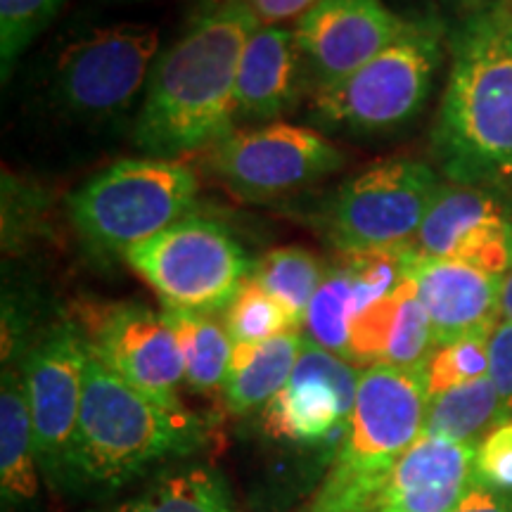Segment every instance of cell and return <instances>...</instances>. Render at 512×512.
Segmentation results:
<instances>
[{"instance_id": "cell-2", "label": "cell", "mask_w": 512, "mask_h": 512, "mask_svg": "<svg viewBox=\"0 0 512 512\" xmlns=\"http://www.w3.org/2000/svg\"><path fill=\"white\" fill-rule=\"evenodd\" d=\"M434 152L453 183L512 197V3L456 34Z\"/></svg>"}, {"instance_id": "cell-30", "label": "cell", "mask_w": 512, "mask_h": 512, "mask_svg": "<svg viewBox=\"0 0 512 512\" xmlns=\"http://www.w3.org/2000/svg\"><path fill=\"white\" fill-rule=\"evenodd\" d=\"M475 475L482 482L512 494V420L498 422L477 444Z\"/></svg>"}, {"instance_id": "cell-1", "label": "cell", "mask_w": 512, "mask_h": 512, "mask_svg": "<svg viewBox=\"0 0 512 512\" xmlns=\"http://www.w3.org/2000/svg\"><path fill=\"white\" fill-rule=\"evenodd\" d=\"M259 27L247 0H226L157 57L133 133L145 157L178 159L233 133L242 50Z\"/></svg>"}, {"instance_id": "cell-29", "label": "cell", "mask_w": 512, "mask_h": 512, "mask_svg": "<svg viewBox=\"0 0 512 512\" xmlns=\"http://www.w3.org/2000/svg\"><path fill=\"white\" fill-rule=\"evenodd\" d=\"M64 0H0V60L3 79H8L17 57L36 41Z\"/></svg>"}, {"instance_id": "cell-6", "label": "cell", "mask_w": 512, "mask_h": 512, "mask_svg": "<svg viewBox=\"0 0 512 512\" xmlns=\"http://www.w3.org/2000/svg\"><path fill=\"white\" fill-rule=\"evenodd\" d=\"M166 309L226 311L252 273L249 256L219 221L188 219L124 254Z\"/></svg>"}, {"instance_id": "cell-16", "label": "cell", "mask_w": 512, "mask_h": 512, "mask_svg": "<svg viewBox=\"0 0 512 512\" xmlns=\"http://www.w3.org/2000/svg\"><path fill=\"white\" fill-rule=\"evenodd\" d=\"M477 444L420 434L363 512H448L475 477Z\"/></svg>"}, {"instance_id": "cell-8", "label": "cell", "mask_w": 512, "mask_h": 512, "mask_svg": "<svg viewBox=\"0 0 512 512\" xmlns=\"http://www.w3.org/2000/svg\"><path fill=\"white\" fill-rule=\"evenodd\" d=\"M441 188L430 164L389 159L363 171L337 190L328 233L342 254L411 247Z\"/></svg>"}, {"instance_id": "cell-33", "label": "cell", "mask_w": 512, "mask_h": 512, "mask_svg": "<svg viewBox=\"0 0 512 512\" xmlns=\"http://www.w3.org/2000/svg\"><path fill=\"white\" fill-rule=\"evenodd\" d=\"M247 3L264 27H275L285 19L306 15L318 0H247Z\"/></svg>"}, {"instance_id": "cell-7", "label": "cell", "mask_w": 512, "mask_h": 512, "mask_svg": "<svg viewBox=\"0 0 512 512\" xmlns=\"http://www.w3.org/2000/svg\"><path fill=\"white\" fill-rule=\"evenodd\" d=\"M441 62L437 31L411 29L347 79L316 88V112L354 133L394 131L415 119L432 91Z\"/></svg>"}, {"instance_id": "cell-13", "label": "cell", "mask_w": 512, "mask_h": 512, "mask_svg": "<svg viewBox=\"0 0 512 512\" xmlns=\"http://www.w3.org/2000/svg\"><path fill=\"white\" fill-rule=\"evenodd\" d=\"M361 370L304 337L290 380L261 408L266 437L302 446H337L347 434Z\"/></svg>"}, {"instance_id": "cell-17", "label": "cell", "mask_w": 512, "mask_h": 512, "mask_svg": "<svg viewBox=\"0 0 512 512\" xmlns=\"http://www.w3.org/2000/svg\"><path fill=\"white\" fill-rule=\"evenodd\" d=\"M411 278L430 316L437 347L470 335H491L503 320L501 275L458 261L430 259L413 249Z\"/></svg>"}, {"instance_id": "cell-25", "label": "cell", "mask_w": 512, "mask_h": 512, "mask_svg": "<svg viewBox=\"0 0 512 512\" xmlns=\"http://www.w3.org/2000/svg\"><path fill=\"white\" fill-rule=\"evenodd\" d=\"M358 313L361 309H358L354 268L344 256L342 264L328 271L323 285L318 287L316 297H313L304 323L306 332H309L306 339L349 361L351 328H354Z\"/></svg>"}, {"instance_id": "cell-20", "label": "cell", "mask_w": 512, "mask_h": 512, "mask_svg": "<svg viewBox=\"0 0 512 512\" xmlns=\"http://www.w3.org/2000/svg\"><path fill=\"white\" fill-rule=\"evenodd\" d=\"M302 349L304 337L299 330L283 332L266 342L235 344L223 384V401L228 411L245 415L264 408L290 380Z\"/></svg>"}, {"instance_id": "cell-22", "label": "cell", "mask_w": 512, "mask_h": 512, "mask_svg": "<svg viewBox=\"0 0 512 512\" xmlns=\"http://www.w3.org/2000/svg\"><path fill=\"white\" fill-rule=\"evenodd\" d=\"M162 316L176 335L188 387L200 394H214L216 389L223 392L235 347L226 325L211 318V313L166 309V306Z\"/></svg>"}, {"instance_id": "cell-12", "label": "cell", "mask_w": 512, "mask_h": 512, "mask_svg": "<svg viewBox=\"0 0 512 512\" xmlns=\"http://www.w3.org/2000/svg\"><path fill=\"white\" fill-rule=\"evenodd\" d=\"M74 323L114 375L152 399L181 403L183 356L162 313L138 302L83 304Z\"/></svg>"}, {"instance_id": "cell-24", "label": "cell", "mask_w": 512, "mask_h": 512, "mask_svg": "<svg viewBox=\"0 0 512 512\" xmlns=\"http://www.w3.org/2000/svg\"><path fill=\"white\" fill-rule=\"evenodd\" d=\"M252 275L285 311L292 330L302 332L306 313L328 271L309 249L278 247L261 256Z\"/></svg>"}, {"instance_id": "cell-10", "label": "cell", "mask_w": 512, "mask_h": 512, "mask_svg": "<svg viewBox=\"0 0 512 512\" xmlns=\"http://www.w3.org/2000/svg\"><path fill=\"white\" fill-rule=\"evenodd\" d=\"M88 344L74 320L55 325L22 363L34 422L38 470L53 486H67V465L79 427Z\"/></svg>"}, {"instance_id": "cell-26", "label": "cell", "mask_w": 512, "mask_h": 512, "mask_svg": "<svg viewBox=\"0 0 512 512\" xmlns=\"http://www.w3.org/2000/svg\"><path fill=\"white\" fill-rule=\"evenodd\" d=\"M434 349L437 344H434L430 316L420 302L415 280L408 278L401 290L380 363L396 368H425Z\"/></svg>"}, {"instance_id": "cell-32", "label": "cell", "mask_w": 512, "mask_h": 512, "mask_svg": "<svg viewBox=\"0 0 512 512\" xmlns=\"http://www.w3.org/2000/svg\"><path fill=\"white\" fill-rule=\"evenodd\" d=\"M448 512H512V494L482 482L475 475L460 501Z\"/></svg>"}, {"instance_id": "cell-34", "label": "cell", "mask_w": 512, "mask_h": 512, "mask_svg": "<svg viewBox=\"0 0 512 512\" xmlns=\"http://www.w3.org/2000/svg\"><path fill=\"white\" fill-rule=\"evenodd\" d=\"M501 316H503V320H508V323H512V271L503 278Z\"/></svg>"}, {"instance_id": "cell-11", "label": "cell", "mask_w": 512, "mask_h": 512, "mask_svg": "<svg viewBox=\"0 0 512 512\" xmlns=\"http://www.w3.org/2000/svg\"><path fill=\"white\" fill-rule=\"evenodd\" d=\"M344 155L311 128H242L211 150V164L242 200H273L337 171Z\"/></svg>"}, {"instance_id": "cell-18", "label": "cell", "mask_w": 512, "mask_h": 512, "mask_svg": "<svg viewBox=\"0 0 512 512\" xmlns=\"http://www.w3.org/2000/svg\"><path fill=\"white\" fill-rule=\"evenodd\" d=\"M302 64L294 31L283 27L256 29L242 50L235 83L240 117L268 121L290 110L297 100Z\"/></svg>"}, {"instance_id": "cell-3", "label": "cell", "mask_w": 512, "mask_h": 512, "mask_svg": "<svg viewBox=\"0 0 512 512\" xmlns=\"http://www.w3.org/2000/svg\"><path fill=\"white\" fill-rule=\"evenodd\" d=\"M204 444V422L183 403H164L143 394L88 349L67 486L119 489L150 467L192 456Z\"/></svg>"}, {"instance_id": "cell-15", "label": "cell", "mask_w": 512, "mask_h": 512, "mask_svg": "<svg viewBox=\"0 0 512 512\" xmlns=\"http://www.w3.org/2000/svg\"><path fill=\"white\" fill-rule=\"evenodd\" d=\"M382 0H318L299 22L297 46L318 86L347 79L411 29Z\"/></svg>"}, {"instance_id": "cell-9", "label": "cell", "mask_w": 512, "mask_h": 512, "mask_svg": "<svg viewBox=\"0 0 512 512\" xmlns=\"http://www.w3.org/2000/svg\"><path fill=\"white\" fill-rule=\"evenodd\" d=\"M159 57V31L150 24H114L88 31L57 57L53 100L81 121L124 114L150 81Z\"/></svg>"}, {"instance_id": "cell-28", "label": "cell", "mask_w": 512, "mask_h": 512, "mask_svg": "<svg viewBox=\"0 0 512 512\" xmlns=\"http://www.w3.org/2000/svg\"><path fill=\"white\" fill-rule=\"evenodd\" d=\"M489 339L491 335H470L432 351L425 363L430 399L489 375Z\"/></svg>"}, {"instance_id": "cell-36", "label": "cell", "mask_w": 512, "mask_h": 512, "mask_svg": "<svg viewBox=\"0 0 512 512\" xmlns=\"http://www.w3.org/2000/svg\"><path fill=\"white\" fill-rule=\"evenodd\" d=\"M219 3H226V0H214V5H219Z\"/></svg>"}, {"instance_id": "cell-23", "label": "cell", "mask_w": 512, "mask_h": 512, "mask_svg": "<svg viewBox=\"0 0 512 512\" xmlns=\"http://www.w3.org/2000/svg\"><path fill=\"white\" fill-rule=\"evenodd\" d=\"M508 420L503 413L501 396L489 375L456 389L432 396L427 403L422 434L444 437L465 444H479V437L491 432L498 422Z\"/></svg>"}, {"instance_id": "cell-5", "label": "cell", "mask_w": 512, "mask_h": 512, "mask_svg": "<svg viewBox=\"0 0 512 512\" xmlns=\"http://www.w3.org/2000/svg\"><path fill=\"white\" fill-rule=\"evenodd\" d=\"M197 204V178L176 159L131 157L107 166L76 190L69 214L98 252L126 254L178 221Z\"/></svg>"}, {"instance_id": "cell-19", "label": "cell", "mask_w": 512, "mask_h": 512, "mask_svg": "<svg viewBox=\"0 0 512 512\" xmlns=\"http://www.w3.org/2000/svg\"><path fill=\"white\" fill-rule=\"evenodd\" d=\"M34 422L22 366H5L0 380V491L3 503L27 505L38 496Z\"/></svg>"}, {"instance_id": "cell-14", "label": "cell", "mask_w": 512, "mask_h": 512, "mask_svg": "<svg viewBox=\"0 0 512 512\" xmlns=\"http://www.w3.org/2000/svg\"><path fill=\"white\" fill-rule=\"evenodd\" d=\"M411 247L505 278L512 271L510 200L475 185H441Z\"/></svg>"}, {"instance_id": "cell-35", "label": "cell", "mask_w": 512, "mask_h": 512, "mask_svg": "<svg viewBox=\"0 0 512 512\" xmlns=\"http://www.w3.org/2000/svg\"><path fill=\"white\" fill-rule=\"evenodd\" d=\"M105 5H133V3H150V0H98Z\"/></svg>"}, {"instance_id": "cell-21", "label": "cell", "mask_w": 512, "mask_h": 512, "mask_svg": "<svg viewBox=\"0 0 512 512\" xmlns=\"http://www.w3.org/2000/svg\"><path fill=\"white\" fill-rule=\"evenodd\" d=\"M86 512H235L226 477L211 465L171 467L138 494Z\"/></svg>"}, {"instance_id": "cell-4", "label": "cell", "mask_w": 512, "mask_h": 512, "mask_svg": "<svg viewBox=\"0 0 512 512\" xmlns=\"http://www.w3.org/2000/svg\"><path fill=\"white\" fill-rule=\"evenodd\" d=\"M425 368H363L342 444L302 512H363L425 427Z\"/></svg>"}, {"instance_id": "cell-27", "label": "cell", "mask_w": 512, "mask_h": 512, "mask_svg": "<svg viewBox=\"0 0 512 512\" xmlns=\"http://www.w3.org/2000/svg\"><path fill=\"white\" fill-rule=\"evenodd\" d=\"M226 330L233 344H256L290 332L292 325L264 285L249 273L226 309Z\"/></svg>"}, {"instance_id": "cell-31", "label": "cell", "mask_w": 512, "mask_h": 512, "mask_svg": "<svg viewBox=\"0 0 512 512\" xmlns=\"http://www.w3.org/2000/svg\"><path fill=\"white\" fill-rule=\"evenodd\" d=\"M489 377L501 396L505 418L512 420V323L501 320L489 339Z\"/></svg>"}]
</instances>
